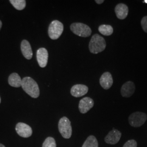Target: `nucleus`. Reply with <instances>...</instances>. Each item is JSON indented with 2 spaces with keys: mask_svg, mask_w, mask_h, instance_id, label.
<instances>
[{
  "mask_svg": "<svg viewBox=\"0 0 147 147\" xmlns=\"http://www.w3.org/2000/svg\"><path fill=\"white\" fill-rule=\"evenodd\" d=\"M10 2L16 9L18 11L23 10L26 5L25 0H10Z\"/></svg>",
  "mask_w": 147,
  "mask_h": 147,
  "instance_id": "nucleus-19",
  "label": "nucleus"
},
{
  "mask_svg": "<svg viewBox=\"0 0 147 147\" xmlns=\"http://www.w3.org/2000/svg\"><path fill=\"white\" fill-rule=\"evenodd\" d=\"M42 147H56L55 139L51 137H47L43 143Z\"/></svg>",
  "mask_w": 147,
  "mask_h": 147,
  "instance_id": "nucleus-20",
  "label": "nucleus"
},
{
  "mask_svg": "<svg viewBox=\"0 0 147 147\" xmlns=\"http://www.w3.org/2000/svg\"><path fill=\"white\" fill-rule=\"evenodd\" d=\"M121 136V132L117 129H113L105 137V141L110 144H115L119 142Z\"/></svg>",
  "mask_w": 147,
  "mask_h": 147,
  "instance_id": "nucleus-12",
  "label": "nucleus"
},
{
  "mask_svg": "<svg viewBox=\"0 0 147 147\" xmlns=\"http://www.w3.org/2000/svg\"><path fill=\"white\" fill-rule=\"evenodd\" d=\"M94 101L89 97H85L80 101L79 109L81 113H86L94 106Z\"/></svg>",
  "mask_w": 147,
  "mask_h": 147,
  "instance_id": "nucleus-9",
  "label": "nucleus"
},
{
  "mask_svg": "<svg viewBox=\"0 0 147 147\" xmlns=\"http://www.w3.org/2000/svg\"><path fill=\"white\" fill-rule=\"evenodd\" d=\"M0 147H5L3 144H1V143H0Z\"/></svg>",
  "mask_w": 147,
  "mask_h": 147,
  "instance_id": "nucleus-25",
  "label": "nucleus"
},
{
  "mask_svg": "<svg viewBox=\"0 0 147 147\" xmlns=\"http://www.w3.org/2000/svg\"><path fill=\"white\" fill-rule=\"evenodd\" d=\"M48 58L49 53L45 48L41 47L37 50V61L41 68H45L47 66Z\"/></svg>",
  "mask_w": 147,
  "mask_h": 147,
  "instance_id": "nucleus-8",
  "label": "nucleus"
},
{
  "mask_svg": "<svg viewBox=\"0 0 147 147\" xmlns=\"http://www.w3.org/2000/svg\"><path fill=\"white\" fill-rule=\"evenodd\" d=\"M21 80L18 74L14 73L10 75L8 78V83L11 86L14 87H20L21 86Z\"/></svg>",
  "mask_w": 147,
  "mask_h": 147,
  "instance_id": "nucleus-16",
  "label": "nucleus"
},
{
  "mask_svg": "<svg viewBox=\"0 0 147 147\" xmlns=\"http://www.w3.org/2000/svg\"><path fill=\"white\" fill-rule=\"evenodd\" d=\"M100 84L104 89H109L112 87L113 81L111 74L110 72H105L100 78Z\"/></svg>",
  "mask_w": 147,
  "mask_h": 147,
  "instance_id": "nucleus-13",
  "label": "nucleus"
},
{
  "mask_svg": "<svg viewBox=\"0 0 147 147\" xmlns=\"http://www.w3.org/2000/svg\"><path fill=\"white\" fill-rule=\"evenodd\" d=\"M143 2H146V3H147V1H143Z\"/></svg>",
  "mask_w": 147,
  "mask_h": 147,
  "instance_id": "nucleus-26",
  "label": "nucleus"
},
{
  "mask_svg": "<svg viewBox=\"0 0 147 147\" xmlns=\"http://www.w3.org/2000/svg\"><path fill=\"white\" fill-rule=\"evenodd\" d=\"M58 130L63 138L69 139L72 135V127L71 122L66 117L60 119L58 123Z\"/></svg>",
  "mask_w": 147,
  "mask_h": 147,
  "instance_id": "nucleus-3",
  "label": "nucleus"
},
{
  "mask_svg": "<svg viewBox=\"0 0 147 147\" xmlns=\"http://www.w3.org/2000/svg\"><path fill=\"white\" fill-rule=\"evenodd\" d=\"M82 147H98V142L94 136H89L85 141Z\"/></svg>",
  "mask_w": 147,
  "mask_h": 147,
  "instance_id": "nucleus-18",
  "label": "nucleus"
},
{
  "mask_svg": "<svg viewBox=\"0 0 147 147\" xmlns=\"http://www.w3.org/2000/svg\"><path fill=\"white\" fill-rule=\"evenodd\" d=\"M70 30L75 34L81 37H88L92 33V30L88 25L80 22L72 24Z\"/></svg>",
  "mask_w": 147,
  "mask_h": 147,
  "instance_id": "nucleus-4",
  "label": "nucleus"
},
{
  "mask_svg": "<svg viewBox=\"0 0 147 147\" xmlns=\"http://www.w3.org/2000/svg\"><path fill=\"white\" fill-rule=\"evenodd\" d=\"M106 47L105 39L98 34H94L89 44L90 52L93 54H97L103 51Z\"/></svg>",
  "mask_w": 147,
  "mask_h": 147,
  "instance_id": "nucleus-2",
  "label": "nucleus"
},
{
  "mask_svg": "<svg viewBox=\"0 0 147 147\" xmlns=\"http://www.w3.org/2000/svg\"><path fill=\"white\" fill-rule=\"evenodd\" d=\"M21 87L23 90L33 98H37L40 90L36 81L30 77H25L22 80Z\"/></svg>",
  "mask_w": 147,
  "mask_h": 147,
  "instance_id": "nucleus-1",
  "label": "nucleus"
},
{
  "mask_svg": "<svg viewBox=\"0 0 147 147\" xmlns=\"http://www.w3.org/2000/svg\"><path fill=\"white\" fill-rule=\"evenodd\" d=\"M63 30V24L58 20H53L49 25L48 34L51 39L56 40L62 35Z\"/></svg>",
  "mask_w": 147,
  "mask_h": 147,
  "instance_id": "nucleus-5",
  "label": "nucleus"
},
{
  "mask_svg": "<svg viewBox=\"0 0 147 147\" xmlns=\"http://www.w3.org/2000/svg\"><path fill=\"white\" fill-rule=\"evenodd\" d=\"M115 11L117 17L120 20H124L126 18L129 13L128 7L124 3H119L116 5Z\"/></svg>",
  "mask_w": 147,
  "mask_h": 147,
  "instance_id": "nucleus-14",
  "label": "nucleus"
},
{
  "mask_svg": "<svg viewBox=\"0 0 147 147\" xmlns=\"http://www.w3.org/2000/svg\"><path fill=\"white\" fill-rule=\"evenodd\" d=\"M135 85L132 81H127L123 84L121 89V94L125 98H129L134 93Z\"/></svg>",
  "mask_w": 147,
  "mask_h": 147,
  "instance_id": "nucleus-10",
  "label": "nucleus"
},
{
  "mask_svg": "<svg viewBox=\"0 0 147 147\" xmlns=\"http://www.w3.org/2000/svg\"><path fill=\"white\" fill-rule=\"evenodd\" d=\"M2 23L1 21L0 20V30H1V28L2 27Z\"/></svg>",
  "mask_w": 147,
  "mask_h": 147,
  "instance_id": "nucleus-24",
  "label": "nucleus"
},
{
  "mask_svg": "<svg viewBox=\"0 0 147 147\" xmlns=\"http://www.w3.org/2000/svg\"><path fill=\"white\" fill-rule=\"evenodd\" d=\"M95 2L97 4L100 5V4H102V3L104 2V0H95Z\"/></svg>",
  "mask_w": 147,
  "mask_h": 147,
  "instance_id": "nucleus-23",
  "label": "nucleus"
},
{
  "mask_svg": "<svg viewBox=\"0 0 147 147\" xmlns=\"http://www.w3.org/2000/svg\"><path fill=\"white\" fill-rule=\"evenodd\" d=\"M137 143L136 141L134 140H129L124 144L123 147H137Z\"/></svg>",
  "mask_w": 147,
  "mask_h": 147,
  "instance_id": "nucleus-21",
  "label": "nucleus"
},
{
  "mask_svg": "<svg viewBox=\"0 0 147 147\" xmlns=\"http://www.w3.org/2000/svg\"><path fill=\"white\" fill-rule=\"evenodd\" d=\"M21 53L25 58L31 59L33 56L31 46L26 40H23L21 43Z\"/></svg>",
  "mask_w": 147,
  "mask_h": 147,
  "instance_id": "nucleus-15",
  "label": "nucleus"
},
{
  "mask_svg": "<svg viewBox=\"0 0 147 147\" xmlns=\"http://www.w3.org/2000/svg\"><path fill=\"white\" fill-rule=\"evenodd\" d=\"M98 30L101 34L105 36H111L113 32V28L110 25H101L99 27Z\"/></svg>",
  "mask_w": 147,
  "mask_h": 147,
  "instance_id": "nucleus-17",
  "label": "nucleus"
},
{
  "mask_svg": "<svg viewBox=\"0 0 147 147\" xmlns=\"http://www.w3.org/2000/svg\"><path fill=\"white\" fill-rule=\"evenodd\" d=\"M1 97H0V103H1Z\"/></svg>",
  "mask_w": 147,
  "mask_h": 147,
  "instance_id": "nucleus-27",
  "label": "nucleus"
},
{
  "mask_svg": "<svg viewBox=\"0 0 147 147\" xmlns=\"http://www.w3.org/2000/svg\"><path fill=\"white\" fill-rule=\"evenodd\" d=\"M16 130L17 134L24 138H28L32 134L31 126L24 123H18L16 125Z\"/></svg>",
  "mask_w": 147,
  "mask_h": 147,
  "instance_id": "nucleus-7",
  "label": "nucleus"
},
{
  "mask_svg": "<svg viewBox=\"0 0 147 147\" xmlns=\"http://www.w3.org/2000/svg\"><path fill=\"white\" fill-rule=\"evenodd\" d=\"M147 115L141 112H136L132 113L129 117V123L131 126L138 127L142 126L147 121Z\"/></svg>",
  "mask_w": 147,
  "mask_h": 147,
  "instance_id": "nucleus-6",
  "label": "nucleus"
},
{
  "mask_svg": "<svg viewBox=\"0 0 147 147\" xmlns=\"http://www.w3.org/2000/svg\"><path fill=\"white\" fill-rule=\"evenodd\" d=\"M141 24L143 30L146 33H147V16H145L142 18Z\"/></svg>",
  "mask_w": 147,
  "mask_h": 147,
  "instance_id": "nucleus-22",
  "label": "nucleus"
},
{
  "mask_svg": "<svg viewBox=\"0 0 147 147\" xmlns=\"http://www.w3.org/2000/svg\"><path fill=\"white\" fill-rule=\"evenodd\" d=\"M88 88L84 84H75L72 87L70 93L72 96L76 98L82 96L87 93Z\"/></svg>",
  "mask_w": 147,
  "mask_h": 147,
  "instance_id": "nucleus-11",
  "label": "nucleus"
}]
</instances>
